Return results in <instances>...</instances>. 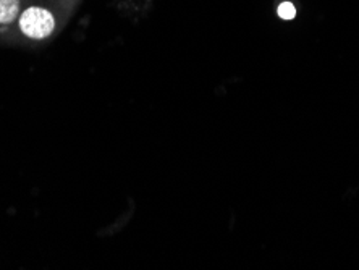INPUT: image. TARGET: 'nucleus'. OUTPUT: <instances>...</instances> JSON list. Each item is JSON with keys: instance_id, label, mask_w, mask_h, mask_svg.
Instances as JSON below:
<instances>
[{"instance_id": "nucleus-1", "label": "nucleus", "mask_w": 359, "mask_h": 270, "mask_svg": "<svg viewBox=\"0 0 359 270\" xmlns=\"http://www.w3.org/2000/svg\"><path fill=\"white\" fill-rule=\"evenodd\" d=\"M20 29L26 38L41 41L49 38L55 29V18L44 7H29L20 15Z\"/></svg>"}, {"instance_id": "nucleus-2", "label": "nucleus", "mask_w": 359, "mask_h": 270, "mask_svg": "<svg viewBox=\"0 0 359 270\" xmlns=\"http://www.w3.org/2000/svg\"><path fill=\"white\" fill-rule=\"evenodd\" d=\"M20 13V0H0V25H10Z\"/></svg>"}, {"instance_id": "nucleus-3", "label": "nucleus", "mask_w": 359, "mask_h": 270, "mask_svg": "<svg viewBox=\"0 0 359 270\" xmlns=\"http://www.w3.org/2000/svg\"><path fill=\"white\" fill-rule=\"evenodd\" d=\"M278 15H280V18H283V20H293L294 17H297V8H294L293 4L283 2L278 7Z\"/></svg>"}]
</instances>
